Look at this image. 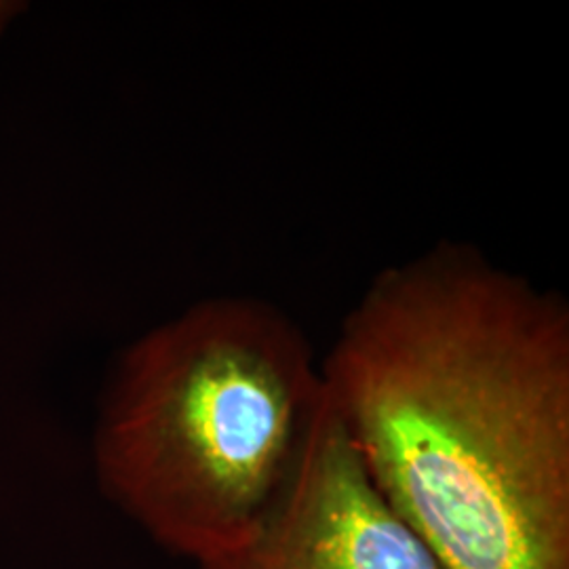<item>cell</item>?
I'll list each match as a JSON object with an SVG mask.
<instances>
[{
    "label": "cell",
    "instance_id": "6da1fadb",
    "mask_svg": "<svg viewBox=\"0 0 569 569\" xmlns=\"http://www.w3.org/2000/svg\"><path fill=\"white\" fill-rule=\"evenodd\" d=\"M373 488L443 569H569V306L439 243L388 266L321 361Z\"/></svg>",
    "mask_w": 569,
    "mask_h": 569
},
{
    "label": "cell",
    "instance_id": "7a4b0ae2",
    "mask_svg": "<svg viewBox=\"0 0 569 569\" xmlns=\"http://www.w3.org/2000/svg\"><path fill=\"white\" fill-rule=\"evenodd\" d=\"M326 403L305 329L253 296H213L143 331L93 428L106 498L194 566L243 547L281 507Z\"/></svg>",
    "mask_w": 569,
    "mask_h": 569
},
{
    "label": "cell",
    "instance_id": "3957f363",
    "mask_svg": "<svg viewBox=\"0 0 569 569\" xmlns=\"http://www.w3.org/2000/svg\"><path fill=\"white\" fill-rule=\"evenodd\" d=\"M197 569H443L373 488L329 399L281 507Z\"/></svg>",
    "mask_w": 569,
    "mask_h": 569
},
{
    "label": "cell",
    "instance_id": "277c9868",
    "mask_svg": "<svg viewBox=\"0 0 569 569\" xmlns=\"http://www.w3.org/2000/svg\"><path fill=\"white\" fill-rule=\"evenodd\" d=\"M23 9H26V4L20 0H0V37L7 32L11 21L23 13Z\"/></svg>",
    "mask_w": 569,
    "mask_h": 569
}]
</instances>
